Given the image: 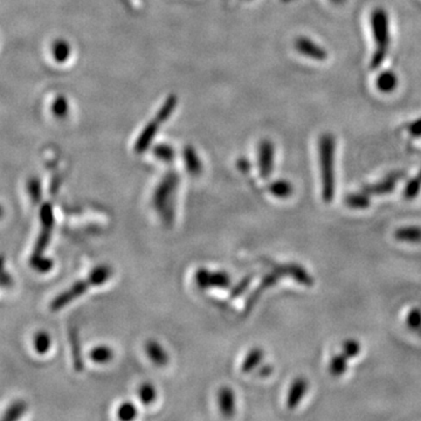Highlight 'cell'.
I'll return each instance as SVG.
<instances>
[{
	"instance_id": "obj_14",
	"label": "cell",
	"mask_w": 421,
	"mask_h": 421,
	"mask_svg": "<svg viewBox=\"0 0 421 421\" xmlns=\"http://www.w3.org/2000/svg\"><path fill=\"white\" fill-rule=\"evenodd\" d=\"M398 84H399L398 77L391 70H385V72H383L377 77V81H376V86H377L378 91L384 94H390L392 91H395L397 89Z\"/></svg>"
},
{
	"instance_id": "obj_17",
	"label": "cell",
	"mask_w": 421,
	"mask_h": 421,
	"mask_svg": "<svg viewBox=\"0 0 421 421\" xmlns=\"http://www.w3.org/2000/svg\"><path fill=\"white\" fill-rule=\"evenodd\" d=\"M349 358L343 352L335 354L329 363V372L334 377H341L348 370Z\"/></svg>"
},
{
	"instance_id": "obj_5",
	"label": "cell",
	"mask_w": 421,
	"mask_h": 421,
	"mask_svg": "<svg viewBox=\"0 0 421 421\" xmlns=\"http://www.w3.org/2000/svg\"><path fill=\"white\" fill-rule=\"evenodd\" d=\"M194 281L198 287L201 289H210V288H225L230 287L231 278L225 271H211L205 268H201L194 274Z\"/></svg>"
},
{
	"instance_id": "obj_19",
	"label": "cell",
	"mask_w": 421,
	"mask_h": 421,
	"mask_svg": "<svg viewBox=\"0 0 421 421\" xmlns=\"http://www.w3.org/2000/svg\"><path fill=\"white\" fill-rule=\"evenodd\" d=\"M370 196L361 191V193H350L345 197V204L354 210H365L370 206Z\"/></svg>"
},
{
	"instance_id": "obj_2",
	"label": "cell",
	"mask_w": 421,
	"mask_h": 421,
	"mask_svg": "<svg viewBox=\"0 0 421 421\" xmlns=\"http://www.w3.org/2000/svg\"><path fill=\"white\" fill-rule=\"evenodd\" d=\"M370 23H371L372 35H374V45H376V50L372 54L371 64H371L372 69H377L381 67V64L388 57L390 44H391L388 12L381 7L374 9L372 11L371 17H370Z\"/></svg>"
},
{
	"instance_id": "obj_4",
	"label": "cell",
	"mask_w": 421,
	"mask_h": 421,
	"mask_svg": "<svg viewBox=\"0 0 421 421\" xmlns=\"http://www.w3.org/2000/svg\"><path fill=\"white\" fill-rule=\"evenodd\" d=\"M178 177L174 174H167L158 185L154 194V206L162 221L170 226L174 219V192L177 189Z\"/></svg>"
},
{
	"instance_id": "obj_30",
	"label": "cell",
	"mask_w": 421,
	"mask_h": 421,
	"mask_svg": "<svg viewBox=\"0 0 421 421\" xmlns=\"http://www.w3.org/2000/svg\"><path fill=\"white\" fill-rule=\"evenodd\" d=\"M156 155H157L158 158H161L163 161L170 162L172 159V151L170 149H163V147H159L157 151H156Z\"/></svg>"
},
{
	"instance_id": "obj_28",
	"label": "cell",
	"mask_w": 421,
	"mask_h": 421,
	"mask_svg": "<svg viewBox=\"0 0 421 421\" xmlns=\"http://www.w3.org/2000/svg\"><path fill=\"white\" fill-rule=\"evenodd\" d=\"M50 345V337H48V335L44 334V332L38 335L37 338H35V348H37V350L39 351L40 354H44V352L48 351Z\"/></svg>"
},
{
	"instance_id": "obj_8",
	"label": "cell",
	"mask_w": 421,
	"mask_h": 421,
	"mask_svg": "<svg viewBox=\"0 0 421 421\" xmlns=\"http://www.w3.org/2000/svg\"><path fill=\"white\" fill-rule=\"evenodd\" d=\"M274 271H279L282 276H291L298 284L307 286V287H310L314 284V279L311 278V275L300 264H280L275 267Z\"/></svg>"
},
{
	"instance_id": "obj_20",
	"label": "cell",
	"mask_w": 421,
	"mask_h": 421,
	"mask_svg": "<svg viewBox=\"0 0 421 421\" xmlns=\"http://www.w3.org/2000/svg\"><path fill=\"white\" fill-rule=\"evenodd\" d=\"M114 357V352L107 345H99L89 352V358L96 364H106Z\"/></svg>"
},
{
	"instance_id": "obj_27",
	"label": "cell",
	"mask_w": 421,
	"mask_h": 421,
	"mask_svg": "<svg viewBox=\"0 0 421 421\" xmlns=\"http://www.w3.org/2000/svg\"><path fill=\"white\" fill-rule=\"evenodd\" d=\"M253 279H254V275H248L246 278L242 279V280L233 288V291H231V298H237V296L244 294L245 291H247V288L249 287V284H251Z\"/></svg>"
},
{
	"instance_id": "obj_7",
	"label": "cell",
	"mask_w": 421,
	"mask_h": 421,
	"mask_svg": "<svg viewBox=\"0 0 421 421\" xmlns=\"http://www.w3.org/2000/svg\"><path fill=\"white\" fill-rule=\"evenodd\" d=\"M295 47L302 55L309 57L311 60L325 61L327 59V50L321 45L316 44L308 38H298V40L295 41Z\"/></svg>"
},
{
	"instance_id": "obj_26",
	"label": "cell",
	"mask_w": 421,
	"mask_h": 421,
	"mask_svg": "<svg viewBox=\"0 0 421 421\" xmlns=\"http://www.w3.org/2000/svg\"><path fill=\"white\" fill-rule=\"evenodd\" d=\"M406 323H408V327L412 330L420 331L421 330V310L420 309H412L408 313V318H406Z\"/></svg>"
},
{
	"instance_id": "obj_22",
	"label": "cell",
	"mask_w": 421,
	"mask_h": 421,
	"mask_svg": "<svg viewBox=\"0 0 421 421\" xmlns=\"http://www.w3.org/2000/svg\"><path fill=\"white\" fill-rule=\"evenodd\" d=\"M136 415H137V408L133 403H129V401L120 404V408H117V417L120 420H133V419L136 418Z\"/></svg>"
},
{
	"instance_id": "obj_23",
	"label": "cell",
	"mask_w": 421,
	"mask_h": 421,
	"mask_svg": "<svg viewBox=\"0 0 421 421\" xmlns=\"http://www.w3.org/2000/svg\"><path fill=\"white\" fill-rule=\"evenodd\" d=\"M421 190V181L418 177H415L411 181H408L404 190L405 199L412 201L418 196Z\"/></svg>"
},
{
	"instance_id": "obj_12",
	"label": "cell",
	"mask_w": 421,
	"mask_h": 421,
	"mask_svg": "<svg viewBox=\"0 0 421 421\" xmlns=\"http://www.w3.org/2000/svg\"><path fill=\"white\" fill-rule=\"evenodd\" d=\"M308 381L304 378H296L293 383H291L289 391L287 395V408L291 410L298 408L304 395L307 393Z\"/></svg>"
},
{
	"instance_id": "obj_21",
	"label": "cell",
	"mask_w": 421,
	"mask_h": 421,
	"mask_svg": "<svg viewBox=\"0 0 421 421\" xmlns=\"http://www.w3.org/2000/svg\"><path fill=\"white\" fill-rule=\"evenodd\" d=\"M138 398H140V403L145 405V406L152 404L156 400V398H157L156 388H155L154 385L150 384V383H144L138 388Z\"/></svg>"
},
{
	"instance_id": "obj_32",
	"label": "cell",
	"mask_w": 421,
	"mask_h": 421,
	"mask_svg": "<svg viewBox=\"0 0 421 421\" xmlns=\"http://www.w3.org/2000/svg\"><path fill=\"white\" fill-rule=\"evenodd\" d=\"M330 1L331 3L335 4V5H343L347 0H330Z\"/></svg>"
},
{
	"instance_id": "obj_13",
	"label": "cell",
	"mask_w": 421,
	"mask_h": 421,
	"mask_svg": "<svg viewBox=\"0 0 421 421\" xmlns=\"http://www.w3.org/2000/svg\"><path fill=\"white\" fill-rule=\"evenodd\" d=\"M145 352L149 359L157 366H165L169 361L167 351L164 350L163 347L158 342L147 341L145 344Z\"/></svg>"
},
{
	"instance_id": "obj_31",
	"label": "cell",
	"mask_w": 421,
	"mask_h": 421,
	"mask_svg": "<svg viewBox=\"0 0 421 421\" xmlns=\"http://www.w3.org/2000/svg\"><path fill=\"white\" fill-rule=\"evenodd\" d=\"M271 371H273L271 366H269V365H264V366H262V369H261L260 374L261 376H269V374H271Z\"/></svg>"
},
{
	"instance_id": "obj_18",
	"label": "cell",
	"mask_w": 421,
	"mask_h": 421,
	"mask_svg": "<svg viewBox=\"0 0 421 421\" xmlns=\"http://www.w3.org/2000/svg\"><path fill=\"white\" fill-rule=\"evenodd\" d=\"M268 190L271 192L274 197L279 198V199H287V198L291 197L293 192H294V187L291 185V183H289L288 181H284V179H281V181H274V183H271L269 186H268Z\"/></svg>"
},
{
	"instance_id": "obj_9",
	"label": "cell",
	"mask_w": 421,
	"mask_h": 421,
	"mask_svg": "<svg viewBox=\"0 0 421 421\" xmlns=\"http://www.w3.org/2000/svg\"><path fill=\"white\" fill-rule=\"evenodd\" d=\"M280 278H282V275L279 271H274L269 273V274L264 275V279L261 281L260 284L257 286V289L253 291L251 296L248 298L247 303H246V310H251L252 308L254 307L255 303L259 301V298H261V295L268 288L273 287L275 284H278Z\"/></svg>"
},
{
	"instance_id": "obj_11",
	"label": "cell",
	"mask_w": 421,
	"mask_h": 421,
	"mask_svg": "<svg viewBox=\"0 0 421 421\" xmlns=\"http://www.w3.org/2000/svg\"><path fill=\"white\" fill-rule=\"evenodd\" d=\"M218 403H219L221 415H224L225 418H232L237 408L235 393L233 390L228 386L221 388L218 392Z\"/></svg>"
},
{
	"instance_id": "obj_25",
	"label": "cell",
	"mask_w": 421,
	"mask_h": 421,
	"mask_svg": "<svg viewBox=\"0 0 421 421\" xmlns=\"http://www.w3.org/2000/svg\"><path fill=\"white\" fill-rule=\"evenodd\" d=\"M342 352L350 359V358L357 357L361 352V344L359 342L354 339H348L342 345Z\"/></svg>"
},
{
	"instance_id": "obj_16",
	"label": "cell",
	"mask_w": 421,
	"mask_h": 421,
	"mask_svg": "<svg viewBox=\"0 0 421 421\" xmlns=\"http://www.w3.org/2000/svg\"><path fill=\"white\" fill-rule=\"evenodd\" d=\"M395 237L398 241H404V242H421V228L408 226V228H398L395 232Z\"/></svg>"
},
{
	"instance_id": "obj_33",
	"label": "cell",
	"mask_w": 421,
	"mask_h": 421,
	"mask_svg": "<svg viewBox=\"0 0 421 421\" xmlns=\"http://www.w3.org/2000/svg\"><path fill=\"white\" fill-rule=\"evenodd\" d=\"M417 177H418L419 179H420V181H421V170H420V172H419L418 176H417Z\"/></svg>"
},
{
	"instance_id": "obj_24",
	"label": "cell",
	"mask_w": 421,
	"mask_h": 421,
	"mask_svg": "<svg viewBox=\"0 0 421 421\" xmlns=\"http://www.w3.org/2000/svg\"><path fill=\"white\" fill-rule=\"evenodd\" d=\"M185 164H186L187 170L190 171V174H198L201 172V162L192 151L185 152Z\"/></svg>"
},
{
	"instance_id": "obj_1",
	"label": "cell",
	"mask_w": 421,
	"mask_h": 421,
	"mask_svg": "<svg viewBox=\"0 0 421 421\" xmlns=\"http://www.w3.org/2000/svg\"><path fill=\"white\" fill-rule=\"evenodd\" d=\"M335 147L336 140L331 134H323L318 140V154L321 165L322 197L331 203L335 197Z\"/></svg>"
},
{
	"instance_id": "obj_15",
	"label": "cell",
	"mask_w": 421,
	"mask_h": 421,
	"mask_svg": "<svg viewBox=\"0 0 421 421\" xmlns=\"http://www.w3.org/2000/svg\"><path fill=\"white\" fill-rule=\"evenodd\" d=\"M264 352L260 348L252 349L241 364V372L249 374L257 369L264 359Z\"/></svg>"
},
{
	"instance_id": "obj_29",
	"label": "cell",
	"mask_w": 421,
	"mask_h": 421,
	"mask_svg": "<svg viewBox=\"0 0 421 421\" xmlns=\"http://www.w3.org/2000/svg\"><path fill=\"white\" fill-rule=\"evenodd\" d=\"M408 134L413 136V137H421V117H419L418 120H415V122H412L408 125Z\"/></svg>"
},
{
	"instance_id": "obj_10",
	"label": "cell",
	"mask_w": 421,
	"mask_h": 421,
	"mask_svg": "<svg viewBox=\"0 0 421 421\" xmlns=\"http://www.w3.org/2000/svg\"><path fill=\"white\" fill-rule=\"evenodd\" d=\"M259 167L260 174L264 178H268L273 172L274 167V147L269 142H264L260 147L259 152Z\"/></svg>"
},
{
	"instance_id": "obj_6",
	"label": "cell",
	"mask_w": 421,
	"mask_h": 421,
	"mask_svg": "<svg viewBox=\"0 0 421 421\" xmlns=\"http://www.w3.org/2000/svg\"><path fill=\"white\" fill-rule=\"evenodd\" d=\"M404 176V172L395 171V172L388 174L384 179H381V181H378L376 184L363 187L361 191L369 194V196H374H374H381V194L391 193L395 190L398 181H400Z\"/></svg>"
},
{
	"instance_id": "obj_3",
	"label": "cell",
	"mask_w": 421,
	"mask_h": 421,
	"mask_svg": "<svg viewBox=\"0 0 421 421\" xmlns=\"http://www.w3.org/2000/svg\"><path fill=\"white\" fill-rule=\"evenodd\" d=\"M111 274H113V271L109 266H106V264L99 266L91 271V274L88 275L86 280L79 281L67 291H64L60 296H57L52 303V309L59 310L61 308L74 301L75 298H80L81 295H84L89 288L97 287V286L106 284L111 279Z\"/></svg>"
}]
</instances>
